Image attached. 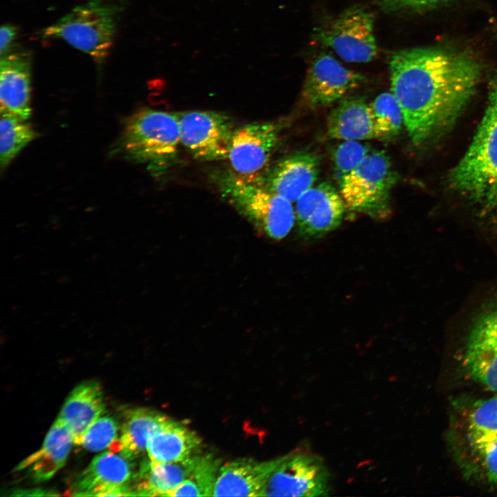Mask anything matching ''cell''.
<instances>
[{
	"mask_svg": "<svg viewBox=\"0 0 497 497\" xmlns=\"http://www.w3.org/2000/svg\"><path fill=\"white\" fill-rule=\"evenodd\" d=\"M221 465L220 460L211 454L199 455L190 476L168 496H213Z\"/></svg>",
	"mask_w": 497,
	"mask_h": 497,
	"instance_id": "obj_26",
	"label": "cell"
},
{
	"mask_svg": "<svg viewBox=\"0 0 497 497\" xmlns=\"http://www.w3.org/2000/svg\"><path fill=\"white\" fill-rule=\"evenodd\" d=\"M483 462L488 479L497 483V436L471 442Z\"/></svg>",
	"mask_w": 497,
	"mask_h": 497,
	"instance_id": "obj_30",
	"label": "cell"
},
{
	"mask_svg": "<svg viewBox=\"0 0 497 497\" xmlns=\"http://www.w3.org/2000/svg\"><path fill=\"white\" fill-rule=\"evenodd\" d=\"M375 139L390 141L400 133L405 126L402 109L391 92L380 93L369 104Z\"/></svg>",
	"mask_w": 497,
	"mask_h": 497,
	"instance_id": "obj_25",
	"label": "cell"
},
{
	"mask_svg": "<svg viewBox=\"0 0 497 497\" xmlns=\"http://www.w3.org/2000/svg\"><path fill=\"white\" fill-rule=\"evenodd\" d=\"M319 171V157L313 151L300 150L282 157L268 168L262 182L293 202L313 186Z\"/></svg>",
	"mask_w": 497,
	"mask_h": 497,
	"instance_id": "obj_15",
	"label": "cell"
},
{
	"mask_svg": "<svg viewBox=\"0 0 497 497\" xmlns=\"http://www.w3.org/2000/svg\"><path fill=\"white\" fill-rule=\"evenodd\" d=\"M131 460L114 450L95 456L78 476L71 495L77 496H135L130 487L133 478Z\"/></svg>",
	"mask_w": 497,
	"mask_h": 497,
	"instance_id": "obj_13",
	"label": "cell"
},
{
	"mask_svg": "<svg viewBox=\"0 0 497 497\" xmlns=\"http://www.w3.org/2000/svg\"><path fill=\"white\" fill-rule=\"evenodd\" d=\"M346 208L339 191L331 183L323 182L311 187L295 202L299 233L305 238L325 235L340 224Z\"/></svg>",
	"mask_w": 497,
	"mask_h": 497,
	"instance_id": "obj_14",
	"label": "cell"
},
{
	"mask_svg": "<svg viewBox=\"0 0 497 497\" xmlns=\"http://www.w3.org/2000/svg\"><path fill=\"white\" fill-rule=\"evenodd\" d=\"M32 55L26 50L12 49L1 56V113L28 120L31 115Z\"/></svg>",
	"mask_w": 497,
	"mask_h": 497,
	"instance_id": "obj_16",
	"label": "cell"
},
{
	"mask_svg": "<svg viewBox=\"0 0 497 497\" xmlns=\"http://www.w3.org/2000/svg\"><path fill=\"white\" fill-rule=\"evenodd\" d=\"M328 135L342 140L375 139L369 104L359 96L340 101L330 113L327 124Z\"/></svg>",
	"mask_w": 497,
	"mask_h": 497,
	"instance_id": "obj_20",
	"label": "cell"
},
{
	"mask_svg": "<svg viewBox=\"0 0 497 497\" xmlns=\"http://www.w3.org/2000/svg\"><path fill=\"white\" fill-rule=\"evenodd\" d=\"M170 418L166 415L148 408H135L124 415L121 436L110 447L133 460L145 452L151 436L162 428Z\"/></svg>",
	"mask_w": 497,
	"mask_h": 497,
	"instance_id": "obj_21",
	"label": "cell"
},
{
	"mask_svg": "<svg viewBox=\"0 0 497 497\" xmlns=\"http://www.w3.org/2000/svg\"><path fill=\"white\" fill-rule=\"evenodd\" d=\"M331 490V474L324 460L296 451L275 458L261 496H326Z\"/></svg>",
	"mask_w": 497,
	"mask_h": 497,
	"instance_id": "obj_8",
	"label": "cell"
},
{
	"mask_svg": "<svg viewBox=\"0 0 497 497\" xmlns=\"http://www.w3.org/2000/svg\"><path fill=\"white\" fill-rule=\"evenodd\" d=\"M180 144L177 113L143 108L128 119L118 149L160 173L176 160Z\"/></svg>",
	"mask_w": 497,
	"mask_h": 497,
	"instance_id": "obj_5",
	"label": "cell"
},
{
	"mask_svg": "<svg viewBox=\"0 0 497 497\" xmlns=\"http://www.w3.org/2000/svg\"><path fill=\"white\" fill-rule=\"evenodd\" d=\"M370 151V147L360 141L343 140L333 153L338 182L354 170Z\"/></svg>",
	"mask_w": 497,
	"mask_h": 497,
	"instance_id": "obj_28",
	"label": "cell"
},
{
	"mask_svg": "<svg viewBox=\"0 0 497 497\" xmlns=\"http://www.w3.org/2000/svg\"><path fill=\"white\" fill-rule=\"evenodd\" d=\"M0 166L5 168L37 133L21 117L9 113H1Z\"/></svg>",
	"mask_w": 497,
	"mask_h": 497,
	"instance_id": "obj_24",
	"label": "cell"
},
{
	"mask_svg": "<svg viewBox=\"0 0 497 497\" xmlns=\"http://www.w3.org/2000/svg\"><path fill=\"white\" fill-rule=\"evenodd\" d=\"M181 144L196 159H228L234 122L226 114L212 110L177 113Z\"/></svg>",
	"mask_w": 497,
	"mask_h": 497,
	"instance_id": "obj_10",
	"label": "cell"
},
{
	"mask_svg": "<svg viewBox=\"0 0 497 497\" xmlns=\"http://www.w3.org/2000/svg\"><path fill=\"white\" fill-rule=\"evenodd\" d=\"M72 443L70 430L57 418L41 448L23 460L14 470L26 471L36 482L46 481L65 465Z\"/></svg>",
	"mask_w": 497,
	"mask_h": 497,
	"instance_id": "obj_19",
	"label": "cell"
},
{
	"mask_svg": "<svg viewBox=\"0 0 497 497\" xmlns=\"http://www.w3.org/2000/svg\"><path fill=\"white\" fill-rule=\"evenodd\" d=\"M105 409L100 384L87 380L76 386L66 398L57 418L70 430L74 443L80 445L89 427Z\"/></svg>",
	"mask_w": 497,
	"mask_h": 497,
	"instance_id": "obj_17",
	"label": "cell"
},
{
	"mask_svg": "<svg viewBox=\"0 0 497 497\" xmlns=\"http://www.w3.org/2000/svg\"><path fill=\"white\" fill-rule=\"evenodd\" d=\"M280 127L257 121L235 128L228 156L232 170L244 179L262 182L279 142Z\"/></svg>",
	"mask_w": 497,
	"mask_h": 497,
	"instance_id": "obj_11",
	"label": "cell"
},
{
	"mask_svg": "<svg viewBox=\"0 0 497 497\" xmlns=\"http://www.w3.org/2000/svg\"><path fill=\"white\" fill-rule=\"evenodd\" d=\"M467 432L470 442L497 436V395L481 401L472 409Z\"/></svg>",
	"mask_w": 497,
	"mask_h": 497,
	"instance_id": "obj_27",
	"label": "cell"
},
{
	"mask_svg": "<svg viewBox=\"0 0 497 497\" xmlns=\"http://www.w3.org/2000/svg\"><path fill=\"white\" fill-rule=\"evenodd\" d=\"M398 178L385 151L373 150L338 182L339 192L349 210L382 219L391 213V193Z\"/></svg>",
	"mask_w": 497,
	"mask_h": 497,
	"instance_id": "obj_7",
	"label": "cell"
},
{
	"mask_svg": "<svg viewBox=\"0 0 497 497\" xmlns=\"http://www.w3.org/2000/svg\"><path fill=\"white\" fill-rule=\"evenodd\" d=\"M211 179L222 197L270 237L282 239L291 230L295 222L292 202L262 182L244 179L230 169L215 171Z\"/></svg>",
	"mask_w": 497,
	"mask_h": 497,
	"instance_id": "obj_3",
	"label": "cell"
},
{
	"mask_svg": "<svg viewBox=\"0 0 497 497\" xmlns=\"http://www.w3.org/2000/svg\"><path fill=\"white\" fill-rule=\"evenodd\" d=\"M275 459L231 460L220 466L213 496H261Z\"/></svg>",
	"mask_w": 497,
	"mask_h": 497,
	"instance_id": "obj_18",
	"label": "cell"
},
{
	"mask_svg": "<svg viewBox=\"0 0 497 497\" xmlns=\"http://www.w3.org/2000/svg\"><path fill=\"white\" fill-rule=\"evenodd\" d=\"M314 39L349 62H369L378 54L374 15L360 6L348 8L317 29Z\"/></svg>",
	"mask_w": 497,
	"mask_h": 497,
	"instance_id": "obj_9",
	"label": "cell"
},
{
	"mask_svg": "<svg viewBox=\"0 0 497 497\" xmlns=\"http://www.w3.org/2000/svg\"><path fill=\"white\" fill-rule=\"evenodd\" d=\"M111 0H89L43 29V38H60L98 65L108 57L121 8Z\"/></svg>",
	"mask_w": 497,
	"mask_h": 497,
	"instance_id": "obj_6",
	"label": "cell"
},
{
	"mask_svg": "<svg viewBox=\"0 0 497 497\" xmlns=\"http://www.w3.org/2000/svg\"><path fill=\"white\" fill-rule=\"evenodd\" d=\"M391 92L411 141L422 144L450 127L475 92L481 66L464 52L436 47L398 50L389 58Z\"/></svg>",
	"mask_w": 497,
	"mask_h": 497,
	"instance_id": "obj_1",
	"label": "cell"
},
{
	"mask_svg": "<svg viewBox=\"0 0 497 497\" xmlns=\"http://www.w3.org/2000/svg\"><path fill=\"white\" fill-rule=\"evenodd\" d=\"M449 183L497 234V73L489 82L487 106L480 125L450 172Z\"/></svg>",
	"mask_w": 497,
	"mask_h": 497,
	"instance_id": "obj_2",
	"label": "cell"
},
{
	"mask_svg": "<svg viewBox=\"0 0 497 497\" xmlns=\"http://www.w3.org/2000/svg\"><path fill=\"white\" fill-rule=\"evenodd\" d=\"M118 431V423L114 418L100 416L85 433L81 445L91 451H101L115 444Z\"/></svg>",
	"mask_w": 497,
	"mask_h": 497,
	"instance_id": "obj_29",
	"label": "cell"
},
{
	"mask_svg": "<svg viewBox=\"0 0 497 497\" xmlns=\"http://www.w3.org/2000/svg\"><path fill=\"white\" fill-rule=\"evenodd\" d=\"M199 455L169 462H144L140 469V482L135 490L136 496H168L187 479L197 462Z\"/></svg>",
	"mask_w": 497,
	"mask_h": 497,
	"instance_id": "obj_23",
	"label": "cell"
},
{
	"mask_svg": "<svg viewBox=\"0 0 497 497\" xmlns=\"http://www.w3.org/2000/svg\"><path fill=\"white\" fill-rule=\"evenodd\" d=\"M17 28L12 23H5L0 30V55L3 56L10 52L17 35Z\"/></svg>",
	"mask_w": 497,
	"mask_h": 497,
	"instance_id": "obj_32",
	"label": "cell"
},
{
	"mask_svg": "<svg viewBox=\"0 0 497 497\" xmlns=\"http://www.w3.org/2000/svg\"><path fill=\"white\" fill-rule=\"evenodd\" d=\"M201 444L195 431L170 418L151 436L146 453L153 462L181 461L195 455Z\"/></svg>",
	"mask_w": 497,
	"mask_h": 497,
	"instance_id": "obj_22",
	"label": "cell"
},
{
	"mask_svg": "<svg viewBox=\"0 0 497 497\" xmlns=\"http://www.w3.org/2000/svg\"><path fill=\"white\" fill-rule=\"evenodd\" d=\"M364 79L362 74L347 68L333 57L321 53L309 68L302 98L309 108L325 107L342 99Z\"/></svg>",
	"mask_w": 497,
	"mask_h": 497,
	"instance_id": "obj_12",
	"label": "cell"
},
{
	"mask_svg": "<svg viewBox=\"0 0 497 497\" xmlns=\"http://www.w3.org/2000/svg\"><path fill=\"white\" fill-rule=\"evenodd\" d=\"M462 364L468 375L486 389L497 391V281L462 314Z\"/></svg>",
	"mask_w": 497,
	"mask_h": 497,
	"instance_id": "obj_4",
	"label": "cell"
},
{
	"mask_svg": "<svg viewBox=\"0 0 497 497\" xmlns=\"http://www.w3.org/2000/svg\"><path fill=\"white\" fill-rule=\"evenodd\" d=\"M384 10L396 12L429 7L447 0H376Z\"/></svg>",
	"mask_w": 497,
	"mask_h": 497,
	"instance_id": "obj_31",
	"label": "cell"
}]
</instances>
